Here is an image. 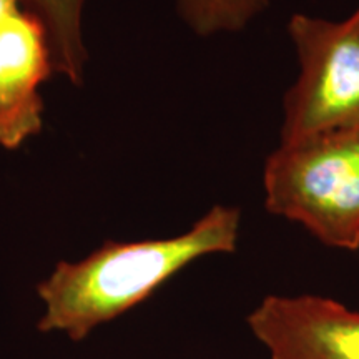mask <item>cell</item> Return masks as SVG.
Instances as JSON below:
<instances>
[{"mask_svg":"<svg viewBox=\"0 0 359 359\" xmlns=\"http://www.w3.org/2000/svg\"><path fill=\"white\" fill-rule=\"evenodd\" d=\"M240 218L238 208L217 205L178 236L110 240L79 262H58L37 285L43 304L37 331L82 343L97 327L150 298L188 264L208 255L233 253Z\"/></svg>","mask_w":359,"mask_h":359,"instance_id":"obj_1","label":"cell"},{"mask_svg":"<svg viewBox=\"0 0 359 359\" xmlns=\"http://www.w3.org/2000/svg\"><path fill=\"white\" fill-rule=\"evenodd\" d=\"M269 213L331 248L359 250V127L285 142L264 167Z\"/></svg>","mask_w":359,"mask_h":359,"instance_id":"obj_2","label":"cell"},{"mask_svg":"<svg viewBox=\"0 0 359 359\" xmlns=\"http://www.w3.org/2000/svg\"><path fill=\"white\" fill-rule=\"evenodd\" d=\"M288 30L302 74L285 97L281 143L359 127V7L341 22L298 13Z\"/></svg>","mask_w":359,"mask_h":359,"instance_id":"obj_3","label":"cell"},{"mask_svg":"<svg viewBox=\"0 0 359 359\" xmlns=\"http://www.w3.org/2000/svg\"><path fill=\"white\" fill-rule=\"evenodd\" d=\"M269 359H359V311L314 294H269L246 318Z\"/></svg>","mask_w":359,"mask_h":359,"instance_id":"obj_4","label":"cell"},{"mask_svg":"<svg viewBox=\"0 0 359 359\" xmlns=\"http://www.w3.org/2000/svg\"><path fill=\"white\" fill-rule=\"evenodd\" d=\"M53 74L47 30L20 8L0 24V147L17 150L42 130L40 87Z\"/></svg>","mask_w":359,"mask_h":359,"instance_id":"obj_5","label":"cell"},{"mask_svg":"<svg viewBox=\"0 0 359 359\" xmlns=\"http://www.w3.org/2000/svg\"><path fill=\"white\" fill-rule=\"evenodd\" d=\"M47 30L53 72L74 85H82L87 65L83 40L85 0H25Z\"/></svg>","mask_w":359,"mask_h":359,"instance_id":"obj_6","label":"cell"},{"mask_svg":"<svg viewBox=\"0 0 359 359\" xmlns=\"http://www.w3.org/2000/svg\"><path fill=\"white\" fill-rule=\"evenodd\" d=\"M269 0H178V12L198 35L236 32L268 7Z\"/></svg>","mask_w":359,"mask_h":359,"instance_id":"obj_7","label":"cell"},{"mask_svg":"<svg viewBox=\"0 0 359 359\" xmlns=\"http://www.w3.org/2000/svg\"><path fill=\"white\" fill-rule=\"evenodd\" d=\"M22 4H25V0H0V24H4L17 11H20Z\"/></svg>","mask_w":359,"mask_h":359,"instance_id":"obj_8","label":"cell"}]
</instances>
